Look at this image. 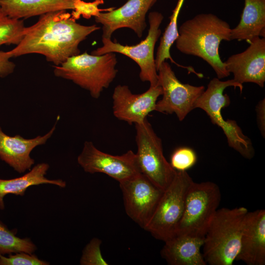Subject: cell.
<instances>
[{"mask_svg": "<svg viewBox=\"0 0 265 265\" xmlns=\"http://www.w3.org/2000/svg\"><path fill=\"white\" fill-rule=\"evenodd\" d=\"M231 30L229 24L217 16L199 14L180 26L176 46L183 53L203 59L222 79L230 74L220 57L219 47L222 41H231Z\"/></svg>", "mask_w": 265, "mask_h": 265, "instance_id": "7a4b0ae2", "label": "cell"}, {"mask_svg": "<svg viewBox=\"0 0 265 265\" xmlns=\"http://www.w3.org/2000/svg\"><path fill=\"white\" fill-rule=\"evenodd\" d=\"M102 241L93 238L84 248L80 260L81 265H108V264L103 257L101 245Z\"/></svg>", "mask_w": 265, "mask_h": 265, "instance_id": "4316f807", "label": "cell"}, {"mask_svg": "<svg viewBox=\"0 0 265 265\" xmlns=\"http://www.w3.org/2000/svg\"><path fill=\"white\" fill-rule=\"evenodd\" d=\"M230 86L238 88L241 93L243 88L242 84L233 79L221 81L217 78L212 79L208 83L207 88L197 99L195 108L203 110L212 124L222 129L230 147L243 158L251 159L255 154L251 140L243 133L236 121L225 120L222 115V108L229 106L231 103L229 96L224 94L225 89Z\"/></svg>", "mask_w": 265, "mask_h": 265, "instance_id": "5b68a950", "label": "cell"}, {"mask_svg": "<svg viewBox=\"0 0 265 265\" xmlns=\"http://www.w3.org/2000/svg\"><path fill=\"white\" fill-rule=\"evenodd\" d=\"M136 154L140 172L156 186L164 190L173 180L177 171L165 159L161 139L147 119L135 124Z\"/></svg>", "mask_w": 265, "mask_h": 265, "instance_id": "ba28073f", "label": "cell"}, {"mask_svg": "<svg viewBox=\"0 0 265 265\" xmlns=\"http://www.w3.org/2000/svg\"><path fill=\"white\" fill-rule=\"evenodd\" d=\"M36 250V245L30 239L17 237L14 230H9L0 221V255L21 252L33 254Z\"/></svg>", "mask_w": 265, "mask_h": 265, "instance_id": "603a6c76", "label": "cell"}, {"mask_svg": "<svg viewBox=\"0 0 265 265\" xmlns=\"http://www.w3.org/2000/svg\"><path fill=\"white\" fill-rule=\"evenodd\" d=\"M157 0H128L117 9L100 13L95 20L103 26L102 38L111 39L115 31L124 27L141 37L147 26L146 15Z\"/></svg>", "mask_w": 265, "mask_h": 265, "instance_id": "5bb4252c", "label": "cell"}, {"mask_svg": "<svg viewBox=\"0 0 265 265\" xmlns=\"http://www.w3.org/2000/svg\"><path fill=\"white\" fill-rule=\"evenodd\" d=\"M103 0H95L93 2H85L82 0H76L74 3V9L73 10L71 16L75 20H78L82 16L85 19L94 17L102 12L108 11L113 7L101 9L99 5L103 4Z\"/></svg>", "mask_w": 265, "mask_h": 265, "instance_id": "484cf974", "label": "cell"}, {"mask_svg": "<svg viewBox=\"0 0 265 265\" xmlns=\"http://www.w3.org/2000/svg\"><path fill=\"white\" fill-rule=\"evenodd\" d=\"M127 214L142 228L152 217L163 190L142 173L119 183Z\"/></svg>", "mask_w": 265, "mask_h": 265, "instance_id": "8fae6325", "label": "cell"}, {"mask_svg": "<svg viewBox=\"0 0 265 265\" xmlns=\"http://www.w3.org/2000/svg\"><path fill=\"white\" fill-rule=\"evenodd\" d=\"M49 167L48 163H40L20 177L11 179H0V209L4 208L3 198L6 195L12 194L22 196L26 189L32 186L48 184L65 187L66 184L62 180H50L45 177Z\"/></svg>", "mask_w": 265, "mask_h": 265, "instance_id": "44dd1931", "label": "cell"}, {"mask_svg": "<svg viewBox=\"0 0 265 265\" xmlns=\"http://www.w3.org/2000/svg\"><path fill=\"white\" fill-rule=\"evenodd\" d=\"M265 37V0H244L238 24L231 30V40L250 42L256 37Z\"/></svg>", "mask_w": 265, "mask_h": 265, "instance_id": "ffe728a7", "label": "cell"}, {"mask_svg": "<svg viewBox=\"0 0 265 265\" xmlns=\"http://www.w3.org/2000/svg\"><path fill=\"white\" fill-rule=\"evenodd\" d=\"M48 262L39 259L32 254L17 252L8 257L0 255V265H47Z\"/></svg>", "mask_w": 265, "mask_h": 265, "instance_id": "83f0119b", "label": "cell"}, {"mask_svg": "<svg viewBox=\"0 0 265 265\" xmlns=\"http://www.w3.org/2000/svg\"><path fill=\"white\" fill-rule=\"evenodd\" d=\"M100 28L96 25L77 23L66 11L48 13L41 15L34 25L25 27L21 40L9 52L12 57L40 54L57 66L80 53L79 44Z\"/></svg>", "mask_w": 265, "mask_h": 265, "instance_id": "6da1fadb", "label": "cell"}, {"mask_svg": "<svg viewBox=\"0 0 265 265\" xmlns=\"http://www.w3.org/2000/svg\"><path fill=\"white\" fill-rule=\"evenodd\" d=\"M221 192L214 183H193L186 195L184 213L175 234L204 238L221 201Z\"/></svg>", "mask_w": 265, "mask_h": 265, "instance_id": "52a82bcc", "label": "cell"}, {"mask_svg": "<svg viewBox=\"0 0 265 265\" xmlns=\"http://www.w3.org/2000/svg\"><path fill=\"white\" fill-rule=\"evenodd\" d=\"M76 0H0V10L16 19L74 9Z\"/></svg>", "mask_w": 265, "mask_h": 265, "instance_id": "d6986e66", "label": "cell"}, {"mask_svg": "<svg viewBox=\"0 0 265 265\" xmlns=\"http://www.w3.org/2000/svg\"><path fill=\"white\" fill-rule=\"evenodd\" d=\"M59 119L58 116L55 123L46 134L31 139L24 138L19 134L8 135L0 126V159L19 173L30 170L34 164L30 155L31 151L47 142L53 134Z\"/></svg>", "mask_w": 265, "mask_h": 265, "instance_id": "2e32d148", "label": "cell"}, {"mask_svg": "<svg viewBox=\"0 0 265 265\" xmlns=\"http://www.w3.org/2000/svg\"><path fill=\"white\" fill-rule=\"evenodd\" d=\"M12 57L9 51H0V78H5L14 72L15 64L10 60V59Z\"/></svg>", "mask_w": 265, "mask_h": 265, "instance_id": "f1b7e54d", "label": "cell"}, {"mask_svg": "<svg viewBox=\"0 0 265 265\" xmlns=\"http://www.w3.org/2000/svg\"><path fill=\"white\" fill-rule=\"evenodd\" d=\"M243 207L218 209L204 237L202 255L207 264L232 265L238 253L245 216Z\"/></svg>", "mask_w": 265, "mask_h": 265, "instance_id": "3957f363", "label": "cell"}, {"mask_svg": "<svg viewBox=\"0 0 265 265\" xmlns=\"http://www.w3.org/2000/svg\"><path fill=\"white\" fill-rule=\"evenodd\" d=\"M158 74L162 97L157 102L155 110L165 114L175 113L179 121H183L195 108V103L205 87L183 83L165 61L159 67Z\"/></svg>", "mask_w": 265, "mask_h": 265, "instance_id": "30bf717a", "label": "cell"}, {"mask_svg": "<svg viewBox=\"0 0 265 265\" xmlns=\"http://www.w3.org/2000/svg\"><path fill=\"white\" fill-rule=\"evenodd\" d=\"M77 160L85 172L104 173L119 183L141 173L136 154L132 151L112 155L99 150L91 141L84 142Z\"/></svg>", "mask_w": 265, "mask_h": 265, "instance_id": "7c38bea8", "label": "cell"}, {"mask_svg": "<svg viewBox=\"0 0 265 265\" xmlns=\"http://www.w3.org/2000/svg\"><path fill=\"white\" fill-rule=\"evenodd\" d=\"M163 16L157 11L148 15L149 28L145 39L134 45H124L112 41L111 39L102 38L103 46L93 50L91 54L100 55L109 53H119L133 60L140 68L139 78L147 81L150 86L158 84V74L155 63L154 50L156 42L161 34L160 26Z\"/></svg>", "mask_w": 265, "mask_h": 265, "instance_id": "9c48e42d", "label": "cell"}, {"mask_svg": "<svg viewBox=\"0 0 265 265\" xmlns=\"http://www.w3.org/2000/svg\"><path fill=\"white\" fill-rule=\"evenodd\" d=\"M161 86H151L141 94L132 93L126 85H118L112 94V110L118 119L129 125L143 122L155 110L158 98L162 95Z\"/></svg>", "mask_w": 265, "mask_h": 265, "instance_id": "4fadbf2b", "label": "cell"}, {"mask_svg": "<svg viewBox=\"0 0 265 265\" xmlns=\"http://www.w3.org/2000/svg\"><path fill=\"white\" fill-rule=\"evenodd\" d=\"M193 182L186 171H177L172 182L163 191L144 230L163 241L173 236L183 216L186 195Z\"/></svg>", "mask_w": 265, "mask_h": 265, "instance_id": "8992f818", "label": "cell"}, {"mask_svg": "<svg viewBox=\"0 0 265 265\" xmlns=\"http://www.w3.org/2000/svg\"><path fill=\"white\" fill-rule=\"evenodd\" d=\"M236 260L247 265L265 264V211L248 212L245 216L240 248Z\"/></svg>", "mask_w": 265, "mask_h": 265, "instance_id": "e0dca14e", "label": "cell"}, {"mask_svg": "<svg viewBox=\"0 0 265 265\" xmlns=\"http://www.w3.org/2000/svg\"><path fill=\"white\" fill-rule=\"evenodd\" d=\"M204 238L175 234L164 242L160 254L170 265H207L200 249Z\"/></svg>", "mask_w": 265, "mask_h": 265, "instance_id": "ac0fdd59", "label": "cell"}, {"mask_svg": "<svg viewBox=\"0 0 265 265\" xmlns=\"http://www.w3.org/2000/svg\"><path fill=\"white\" fill-rule=\"evenodd\" d=\"M257 122L260 132L264 137L265 134V100L260 101L256 107Z\"/></svg>", "mask_w": 265, "mask_h": 265, "instance_id": "f546056e", "label": "cell"}, {"mask_svg": "<svg viewBox=\"0 0 265 265\" xmlns=\"http://www.w3.org/2000/svg\"><path fill=\"white\" fill-rule=\"evenodd\" d=\"M183 2L184 0L183 1V0H178L172 15L170 17V22L160 38L155 58V63L157 71L161 63L168 59H170L171 62L181 67L172 58L170 55V50L171 47L179 36L177 24L178 18Z\"/></svg>", "mask_w": 265, "mask_h": 265, "instance_id": "7402d4cb", "label": "cell"}, {"mask_svg": "<svg viewBox=\"0 0 265 265\" xmlns=\"http://www.w3.org/2000/svg\"><path fill=\"white\" fill-rule=\"evenodd\" d=\"M117 63L115 53L95 55L85 52L54 65L53 73L57 77L72 81L88 91L92 97L98 99L115 78Z\"/></svg>", "mask_w": 265, "mask_h": 265, "instance_id": "277c9868", "label": "cell"}, {"mask_svg": "<svg viewBox=\"0 0 265 265\" xmlns=\"http://www.w3.org/2000/svg\"><path fill=\"white\" fill-rule=\"evenodd\" d=\"M197 161L195 151L186 147L176 149L170 158V164L177 171H185L192 167Z\"/></svg>", "mask_w": 265, "mask_h": 265, "instance_id": "d4e9b609", "label": "cell"}, {"mask_svg": "<svg viewBox=\"0 0 265 265\" xmlns=\"http://www.w3.org/2000/svg\"><path fill=\"white\" fill-rule=\"evenodd\" d=\"M25 27L23 20L10 18L0 10V46L18 45L23 37Z\"/></svg>", "mask_w": 265, "mask_h": 265, "instance_id": "cb8c5ba5", "label": "cell"}, {"mask_svg": "<svg viewBox=\"0 0 265 265\" xmlns=\"http://www.w3.org/2000/svg\"><path fill=\"white\" fill-rule=\"evenodd\" d=\"M243 52L228 58L224 64L233 80L241 84L252 82L264 87L265 82V38L258 37Z\"/></svg>", "mask_w": 265, "mask_h": 265, "instance_id": "9a60e30c", "label": "cell"}]
</instances>
